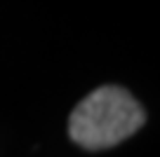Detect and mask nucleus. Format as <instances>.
I'll list each match as a JSON object with an SVG mask.
<instances>
[{
	"label": "nucleus",
	"mask_w": 160,
	"mask_h": 157,
	"mask_svg": "<svg viewBox=\"0 0 160 157\" xmlns=\"http://www.w3.org/2000/svg\"><path fill=\"white\" fill-rule=\"evenodd\" d=\"M146 115L137 98L120 87H101L87 94L71 113L68 134L78 145L101 150L130 138Z\"/></svg>",
	"instance_id": "obj_1"
}]
</instances>
